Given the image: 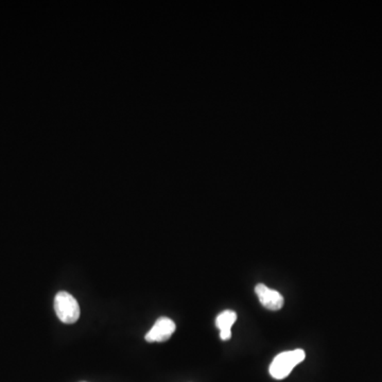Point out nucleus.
<instances>
[{"mask_svg": "<svg viewBox=\"0 0 382 382\" xmlns=\"http://www.w3.org/2000/svg\"><path fill=\"white\" fill-rule=\"evenodd\" d=\"M306 354L302 349L290 350L284 352L274 358L273 362L271 363L270 375L274 379L282 380L291 374L292 370L300 362L305 359Z\"/></svg>", "mask_w": 382, "mask_h": 382, "instance_id": "1", "label": "nucleus"}, {"mask_svg": "<svg viewBox=\"0 0 382 382\" xmlns=\"http://www.w3.org/2000/svg\"><path fill=\"white\" fill-rule=\"evenodd\" d=\"M55 310L63 323L73 324L79 320L80 307L77 300L69 292H59L55 298Z\"/></svg>", "mask_w": 382, "mask_h": 382, "instance_id": "2", "label": "nucleus"}, {"mask_svg": "<svg viewBox=\"0 0 382 382\" xmlns=\"http://www.w3.org/2000/svg\"><path fill=\"white\" fill-rule=\"evenodd\" d=\"M255 291L260 298V304L266 309L276 311L282 309L284 306V300L282 294L275 290L270 289L266 284H258L255 288Z\"/></svg>", "mask_w": 382, "mask_h": 382, "instance_id": "3", "label": "nucleus"}, {"mask_svg": "<svg viewBox=\"0 0 382 382\" xmlns=\"http://www.w3.org/2000/svg\"><path fill=\"white\" fill-rule=\"evenodd\" d=\"M174 331V322L168 318H161L146 334V340L148 342H165L170 339Z\"/></svg>", "mask_w": 382, "mask_h": 382, "instance_id": "4", "label": "nucleus"}, {"mask_svg": "<svg viewBox=\"0 0 382 382\" xmlns=\"http://www.w3.org/2000/svg\"><path fill=\"white\" fill-rule=\"evenodd\" d=\"M237 320L236 312L232 310H226L219 314L216 318V326L220 329V338L223 341L230 340L232 338V326Z\"/></svg>", "mask_w": 382, "mask_h": 382, "instance_id": "5", "label": "nucleus"}]
</instances>
